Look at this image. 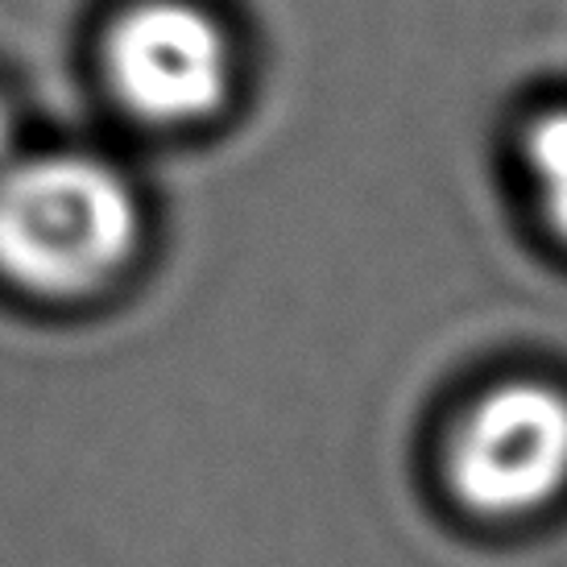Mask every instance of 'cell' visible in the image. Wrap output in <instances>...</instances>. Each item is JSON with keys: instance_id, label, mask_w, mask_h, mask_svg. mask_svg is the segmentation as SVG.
I'll return each instance as SVG.
<instances>
[{"instance_id": "3957f363", "label": "cell", "mask_w": 567, "mask_h": 567, "mask_svg": "<svg viewBox=\"0 0 567 567\" xmlns=\"http://www.w3.org/2000/svg\"><path fill=\"white\" fill-rule=\"evenodd\" d=\"M100 75L150 128H199L237 92V47L199 0H133L109 21Z\"/></svg>"}, {"instance_id": "277c9868", "label": "cell", "mask_w": 567, "mask_h": 567, "mask_svg": "<svg viewBox=\"0 0 567 567\" xmlns=\"http://www.w3.org/2000/svg\"><path fill=\"white\" fill-rule=\"evenodd\" d=\"M522 158H526L543 220L567 245V109L535 116V125L526 128Z\"/></svg>"}, {"instance_id": "7a4b0ae2", "label": "cell", "mask_w": 567, "mask_h": 567, "mask_svg": "<svg viewBox=\"0 0 567 567\" xmlns=\"http://www.w3.org/2000/svg\"><path fill=\"white\" fill-rule=\"evenodd\" d=\"M443 481L485 522L551 509L567 493V390L538 378L488 385L443 443Z\"/></svg>"}, {"instance_id": "5b68a950", "label": "cell", "mask_w": 567, "mask_h": 567, "mask_svg": "<svg viewBox=\"0 0 567 567\" xmlns=\"http://www.w3.org/2000/svg\"><path fill=\"white\" fill-rule=\"evenodd\" d=\"M17 112L13 104H9V95L0 92V171L9 166V162L21 158V150H17Z\"/></svg>"}, {"instance_id": "6da1fadb", "label": "cell", "mask_w": 567, "mask_h": 567, "mask_svg": "<svg viewBox=\"0 0 567 567\" xmlns=\"http://www.w3.org/2000/svg\"><path fill=\"white\" fill-rule=\"evenodd\" d=\"M142 233L133 183L95 154H21L0 171V278L33 299L104 295L133 266Z\"/></svg>"}]
</instances>
